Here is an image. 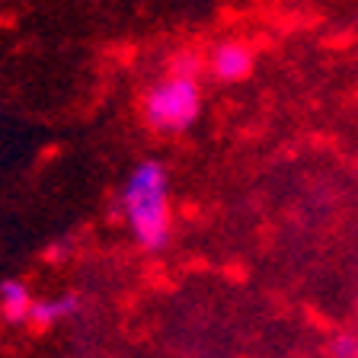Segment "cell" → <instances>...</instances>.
Segmentation results:
<instances>
[{
    "label": "cell",
    "instance_id": "obj_1",
    "mask_svg": "<svg viewBox=\"0 0 358 358\" xmlns=\"http://www.w3.org/2000/svg\"><path fill=\"white\" fill-rule=\"evenodd\" d=\"M115 215L144 253H164L173 240L170 170L154 157L134 164L115 195Z\"/></svg>",
    "mask_w": 358,
    "mask_h": 358
},
{
    "label": "cell",
    "instance_id": "obj_2",
    "mask_svg": "<svg viewBox=\"0 0 358 358\" xmlns=\"http://www.w3.org/2000/svg\"><path fill=\"white\" fill-rule=\"evenodd\" d=\"M201 109H205L201 80L173 77V74L157 77L150 87H144L141 99H138L141 125L157 138L186 134L201 119Z\"/></svg>",
    "mask_w": 358,
    "mask_h": 358
},
{
    "label": "cell",
    "instance_id": "obj_3",
    "mask_svg": "<svg viewBox=\"0 0 358 358\" xmlns=\"http://www.w3.org/2000/svg\"><path fill=\"white\" fill-rule=\"evenodd\" d=\"M208 58V77L215 83H243L256 71V48L243 38H221L211 45Z\"/></svg>",
    "mask_w": 358,
    "mask_h": 358
},
{
    "label": "cell",
    "instance_id": "obj_4",
    "mask_svg": "<svg viewBox=\"0 0 358 358\" xmlns=\"http://www.w3.org/2000/svg\"><path fill=\"white\" fill-rule=\"evenodd\" d=\"M32 298L29 285L22 278H3L0 282V317L7 323H29V313H32Z\"/></svg>",
    "mask_w": 358,
    "mask_h": 358
},
{
    "label": "cell",
    "instance_id": "obj_5",
    "mask_svg": "<svg viewBox=\"0 0 358 358\" xmlns=\"http://www.w3.org/2000/svg\"><path fill=\"white\" fill-rule=\"evenodd\" d=\"M80 310V294H58V298H36L29 313V323L36 329H48L64 317H74Z\"/></svg>",
    "mask_w": 358,
    "mask_h": 358
},
{
    "label": "cell",
    "instance_id": "obj_6",
    "mask_svg": "<svg viewBox=\"0 0 358 358\" xmlns=\"http://www.w3.org/2000/svg\"><path fill=\"white\" fill-rule=\"evenodd\" d=\"M164 74H173V77H189V80H201V74H208V58L186 45V48H176V52L166 58V67Z\"/></svg>",
    "mask_w": 358,
    "mask_h": 358
},
{
    "label": "cell",
    "instance_id": "obj_7",
    "mask_svg": "<svg viewBox=\"0 0 358 358\" xmlns=\"http://www.w3.org/2000/svg\"><path fill=\"white\" fill-rule=\"evenodd\" d=\"M329 358H358V336L336 333L333 339H329Z\"/></svg>",
    "mask_w": 358,
    "mask_h": 358
},
{
    "label": "cell",
    "instance_id": "obj_8",
    "mask_svg": "<svg viewBox=\"0 0 358 358\" xmlns=\"http://www.w3.org/2000/svg\"><path fill=\"white\" fill-rule=\"evenodd\" d=\"M355 313H358V304H355Z\"/></svg>",
    "mask_w": 358,
    "mask_h": 358
}]
</instances>
